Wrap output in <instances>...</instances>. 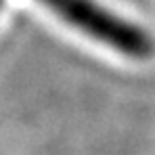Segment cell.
Masks as SVG:
<instances>
[{
  "mask_svg": "<svg viewBox=\"0 0 155 155\" xmlns=\"http://www.w3.org/2000/svg\"><path fill=\"white\" fill-rule=\"evenodd\" d=\"M46 8L59 15L63 21L97 42L111 46L130 59H149L155 52V44L147 31L107 11L94 0H40Z\"/></svg>",
  "mask_w": 155,
  "mask_h": 155,
  "instance_id": "6da1fadb",
  "label": "cell"
}]
</instances>
